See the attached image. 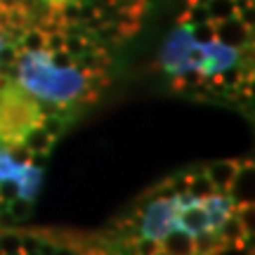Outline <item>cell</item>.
<instances>
[{
    "mask_svg": "<svg viewBox=\"0 0 255 255\" xmlns=\"http://www.w3.org/2000/svg\"><path fill=\"white\" fill-rule=\"evenodd\" d=\"M253 26L244 0H187L158 50L170 90L232 97L251 88Z\"/></svg>",
    "mask_w": 255,
    "mask_h": 255,
    "instance_id": "6da1fadb",
    "label": "cell"
},
{
    "mask_svg": "<svg viewBox=\"0 0 255 255\" xmlns=\"http://www.w3.org/2000/svg\"><path fill=\"white\" fill-rule=\"evenodd\" d=\"M9 52V78L52 109H83L109 85L111 57L104 43L62 9L31 19Z\"/></svg>",
    "mask_w": 255,
    "mask_h": 255,
    "instance_id": "7a4b0ae2",
    "label": "cell"
},
{
    "mask_svg": "<svg viewBox=\"0 0 255 255\" xmlns=\"http://www.w3.org/2000/svg\"><path fill=\"white\" fill-rule=\"evenodd\" d=\"M43 128V104L12 78H0V144L26 146Z\"/></svg>",
    "mask_w": 255,
    "mask_h": 255,
    "instance_id": "3957f363",
    "label": "cell"
},
{
    "mask_svg": "<svg viewBox=\"0 0 255 255\" xmlns=\"http://www.w3.org/2000/svg\"><path fill=\"white\" fill-rule=\"evenodd\" d=\"M17 149L0 144V208L33 203L40 194L43 168L33 158V151L19 154Z\"/></svg>",
    "mask_w": 255,
    "mask_h": 255,
    "instance_id": "277c9868",
    "label": "cell"
},
{
    "mask_svg": "<svg viewBox=\"0 0 255 255\" xmlns=\"http://www.w3.org/2000/svg\"><path fill=\"white\" fill-rule=\"evenodd\" d=\"M28 24L31 12L24 0H0V55L17 43Z\"/></svg>",
    "mask_w": 255,
    "mask_h": 255,
    "instance_id": "5b68a950",
    "label": "cell"
},
{
    "mask_svg": "<svg viewBox=\"0 0 255 255\" xmlns=\"http://www.w3.org/2000/svg\"><path fill=\"white\" fill-rule=\"evenodd\" d=\"M45 2L50 5V9H62V7L73 5V2H78V0H45Z\"/></svg>",
    "mask_w": 255,
    "mask_h": 255,
    "instance_id": "8992f818",
    "label": "cell"
}]
</instances>
